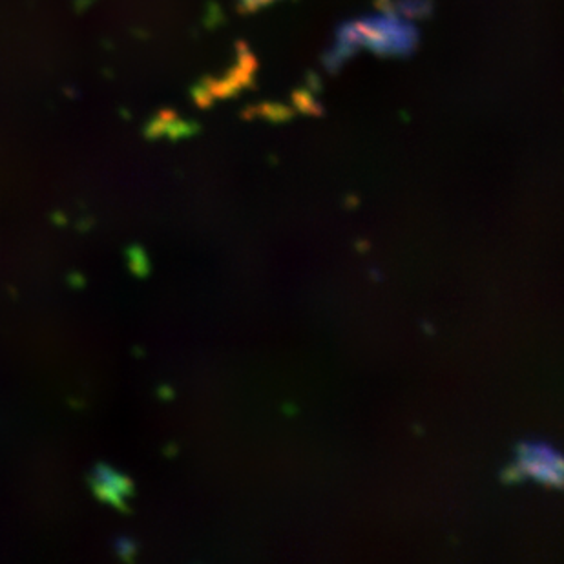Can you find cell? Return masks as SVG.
<instances>
[{
    "label": "cell",
    "instance_id": "1",
    "mask_svg": "<svg viewBox=\"0 0 564 564\" xmlns=\"http://www.w3.org/2000/svg\"><path fill=\"white\" fill-rule=\"evenodd\" d=\"M417 30L409 22L395 17H373L351 22L342 28L333 57L344 60L349 53L360 48H369L376 53H406L417 44Z\"/></svg>",
    "mask_w": 564,
    "mask_h": 564
},
{
    "label": "cell",
    "instance_id": "2",
    "mask_svg": "<svg viewBox=\"0 0 564 564\" xmlns=\"http://www.w3.org/2000/svg\"><path fill=\"white\" fill-rule=\"evenodd\" d=\"M519 467L522 475L533 476L535 481L546 482L551 486H564V456L551 447L524 446L520 449Z\"/></svg>",
    "mask_w": 564,
    "mask_h": 564
}]
</instances>
